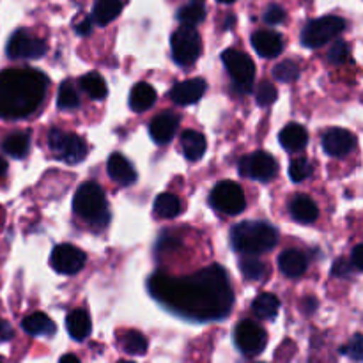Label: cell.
Wrapping results in <instances>:
<instances>
[{"instance_id": "obj_1", "label": "cell", "mask_w": 363, "mask_h": 363, "mask_svg": "<svg viewBox=\"0 0 363 363\" xmlns=\"http://www.w3.org/2000/svg\"><path fill=\"white\" fill-rule=\"evenodd\" d=\"M149 291L162 305L195 321L225 318L234 303L229 277L220 266L184 279L155 275L149 280Z\"/></svg>"}, {"instance_id": "obj_2", "label": "cell", "mask_w": 363, "mask_h": 363, "mask_svg": "<svg viewBox=\"0 0 363 363\" xmlns=\"http://www.w3.org/2000/svg\"><path fill=\"white\" fill-rule=\"evenodd\" d=\"M48 78L32 67H14L0 73V117L21 119L39 108Z\"/></svg>"}, {"instance_id": "obj_3", "label": "cell", "mask_w": 363, "mask_h": 363, "mask_svg": "<svg viewBox=\"0 0 363 363\" xmlns=\"http://www.w3.org/2000/svg\"><path fill=\"white\" fill-rule=\"evenodd\" d=\"M230 243L240 254L259 255L277 247L279 233L268 222H241L230 230Z\"/></svg>"}, {"instance_id": "obj_4", "label": "cell", "mask_w": 363, "mask_h": 363, "mask_svg": "<svg viewBox=\"0 0 363 363\" xmlns=\"http://www.w3.org/2000/svg\"><path fill=\"white\" fill-rule=\"evenodd\" d=\"M73 209L80 218L87 220L91 225L98 227V229H101L110 222L105 194H103L101 186L92 183V181L84 183L78 188L73 199Z\"/></svg>"}, {"instance_id": "obj_5", "label": "cell", "mask_w": 363, "mask_h": 363, "mask_svg": "<svg viewBox=\"0 0 363 363\" xmlns=\"http://www.w3.org/2000/svg\"><path fill=\"white\" fill-rule=\"evenodd\" d=\"M346 28V20L340 16H323L308 21L301 30V45L307 48H321L335 39Z\"/></svg>"}, {"instance_id": "obj_6", "label": "cell", "mask_w": 363, "mask_h": 363, "mask_svg": "<svg viewBox=\"0 0 363 363\" xmlns=\"http://www.w3.org/2000/svg\"><path fill=\"white\" fill-rule=\"evenodd\" d=\"M48 145L53 155L66 163H80L87 156V144L84 138L53 128L48 133Z\"/></svg>"}, {"instance_id": "obj_7", "label": "cell", "mask_w": 363, "mask_h": 363, "mask_svg": "<svg viewBox=\"0 0 363 363\" xmlns=\"http://www.w3.org/2000/svg\"><path fill=\"white\" fill-rule=\"evenodd\" d=\"M222 60L233 78L234 87L240 92H250L255 78V64L247 53L229 48L222 53Z\"/></svg>"}, {"instance_id": "obj_8", "label": "cell", "mask_w": 363, "mask_h": 363, "mask_svg": "<svg viewBox=\"0 0 363 363\" xmlns=\"http://www.w3.org/2000/svg\"><path fill=\"white\" fill-rule=\"evenodd\" d=\"M172 57L179 66H191L202 52V41L194 27H179L170 39Z\"/></svg>"}, {"instance_id": "obj_9", "label": "cell", "mask_w": 363, "mask_h": 363, "mask_svg": "<svg viewBox=\"0 0 363 363\" xmlns=\"http://www.w3.org/2000/svg\"><path fill=\"white\" fill-rule=\"evenodd\" d=\"M211 206L220 213L225 215H240L247 208V199H245L243 190L234 181H222L216 184L211 191Z\"/></svg>"}, {"instance_id": "obj_10", "label": "cell", "mask_w": 363, "mask_h": 363, "mask_svg": "<svg viewBox=\"0 0 363 363\" xmlns=\"http://www.w3.org/2000/svg\"><path fill=\"white\" fill-rule=\"evenodd\" d=\"M279 172V163L273 158L269 152L257 151L254 155L245 156L240 162V174L243 177H250V179L262 181L268 183Z\"/></svg>"}, {"instance_id": "obj_11", "label": "cell", "mask_w": 363, "mask_h": 363, "mask_svg": "<svg viewBox=\"0 0 363 363\" xmlns=\"http://www.w3.org/2000/svg\"><path fill=\"white\" fill-rule=\"evenodd\" d=\"M46 50H48V46L43 39L20 28L9 38L6 52L11 59H41Z\"/></svg>"}, {"instance_id": "obj_12", "label": "cell", "mask_w": 363, "mask_h": 363, "mask_svg": "<svg viewBox=\"0 0 363 363\" xmlns=\"http://www.w3.org/2000/svg\"><path fill=\"white\" fill-rule=\"evenodd\" d=\"M234 340H236V346L240 347L241 353L247 354V357H257L264 351L268 337L261 326L245 319L234 330Z\"/></svg>"}, {"instance_id": "obj_13", "label": "cell", "mask_w": 363, "mask_h": 363, "mask_svg": "<svg viewBox=\"0 0 363 363\" xmlns=\"http://www.w3.org/2000/svg\"><path fill=\"white\" fill-rule=\"evenodd\" d=\"M85 261L87 257L84 252L73 245H57L50 257V264L60 275H74L84 268Z\"/></svg>"}, {"instance_id": "obj_14", "label": "cell", "mask_w": 363, "mask_h": 363, "mask_svg": "<svg viewBox=\"0 0 363 363\" xmlns=\"http://www.w3.org/2000/svg\"><path fill=\"white\" fill-rule=\"evenodd\" d=\"M354 145H357L354 135L351 131L342 130V128L330 130L323 138V149L326 151V155L333 156V158H344L353 151Z\"/></svg>"}, {"instance_id": "obj_15", "label": "cell", "mask_w": 363, "mask_h": 363, "mask_svg": "<svg viewBox=\"0 0 363 363\" xmlns=\"http://www.w3.org/2000/svg\"><path fill=\"white\" fill-rule=\"evenodd\" d=\"M206 82L202 78H191V80L179 82L170 91V98L177 105H194V103L201 101V98L206 92Z\"/></svg>"}, {"instance_id": "obj_16", "label": "cell", "mask_w": 363, "mask_h": 363, "mask_svg": "<svg viewBox=\"0 0 363 363\" xmlns=\"http://www.w3.org/2000/svg\"><path fill=\"white\" fill-rule=\"evenodd\" d=\"M177 126H179V117L172 112H165L160 113L158 117H155L151 121V124H149V133H151L152 140L156 144L165 145L174 138Z\"/></svg>"}, {"instance_id": "obj_17", "label": "cell", "mask_w": 363, "mask_h": 363, "mask_svg": "<svg viewBox=\"0 0 363 363\" xmlns=\"http://www.w3.org/2000/svg\"><path fill=\"white\" fill-rule=\"evenodd\" d=\"M252 46L264 59H275L282 53L284 39L279 32L257 30L252 35Z\"/></svg>"}, {"instance_id": "obj_18", "label": "cell", "mask_w": 363, "mask_h": 363, "mask_svg": "<svg viewBox=\"0 0 363 363\" xmlns=\"http://www.w3.org/2000/svg\"><path fill=\"white\" fill-rule=\"evenodd\" d=\"M106 172H108V176L116 183L123 184V186H130V184H133L137 181V172H135L133 165L121 152L110 155L108 162H106Z\"/></svg>"}, {"instance_id": "obj_19", "label": "cell", "mask_w": 363, "mask_h": 363, "mask_svg": "<svg viewBox=\"0 0 363 363\" xmlns=\"http://www.w3.org/2000/svg\"><path fill=\"white\" fill-rule=\"evenodd\" d=\"M279 140L286 151L298 152V151H301V149L307 147L308 133L303 126L293 123V124H287V126L280 131Z\"/></svg>"}, {"instance_id": "obj_20", "label": "cell", "mask_w": 363, "mask_h": 363, "mask_svg": "<svg viewBox=\"0 0 363 363\" xmlns=\"http://www.w3.org/2000/svg\"><path fill=\"white\" fill-rule=\"evenodd\" d=\"M307 257L298 250H286L279 257V268L289 279H298L307 272Z\"/></svg>"}, {"instance_id": "obj_21", "label": "cell", "mask_w": 363, "mask_h": 363, "mask_svg": "<svg viewBox=\"0 0 363 363\" xmlns=\"http://www.w3.org/2000/svg\"><path fill=\"white\" fill-rule=\"evenodd\" d=\"M289 211L291 216L300 223H314L319 216L318 206L307 195H296L291 202Z\"/></svg>"}, {"instance_id": "obj_22", "label": "cell", "mask_w": 363, "mask_h": 363, "mask_svg": "<svg viewBox=\"0 0 363 363\" xmlns=\"http://www.w3.org/2000/svg\"><path fill=\"white\" fill-rule=\"evenodd\" d=\"M66 328L74 340H85L91 335V318H89L87 312L82 311V308L71 311L69 315L66 318Z\"/></svg>"}, {"instance_id": "obj_23", "label": "cell", "mask_w": 363, "mask_h": 363, "mask_svg": "<svg viewBox=\"0 0 363 363\" xmlns=\"http://www.w3.org/2000/svg\"><path fill=\"white\" fill-rule=\"evenodd\" d=\"M156 101V91L151 87L149 84L145 82H140V84L135 85L131 89V94H130V108L133 112L142 113L145 110L151 108Z\"/></svg>"}, {"instance_id": "obj_24", "label": "cell", "mask_w": 363, "mask_h": 363, "mask_svg": "<svg viewBox=\"0 0 363 363\" xmlns=\"http://www.w3.org/2000/svg\"><path fill=\"white\" fill-rule=\"evenodd\" d=\"M181 147H183L184 156H186L190 162H195V160H201L204 156L206 147V137L199 131L188 130L181 135Z\"/></svg>"}, {"instance_id": "obj_25", "label": "cell", "mask_w": 363, "mask_h": 363, "mask_svg": "<svg viewBox=\"0 0 363 363\" xmlns=\"http://www.w3.org/2000/svg\"><path fill=\"white\" fill-rule=\"evenodd\" d=\"M123 11V0H96L91 20L98 25H108Z\"/></svg>"}, {"instance_id": "obj_26", "label": "cell", "mask_w": 363, "mask_h": 363, "mask_svg": "<svg viewBox=\"0 0 363 363\" xmlns=\"http://www.w3.org/2000/svg\"><path fill=\"white\" fill-rule=\"evenodd\" d=\"M21 328L28 333V335H52L55 332V325L52 319L43 312H35V314L27 315L21 321Z\"/></svg>"}, {"instance_id": "obj_27", "label": "cell", "mask_w": 363, "mask_h": 363, "mask_svg": "<svg viewBox=\"0 0 363 363\" xmlns=\"http://www.w3.org/2000/svg\"><path fill=\"white\" fill-rule=\"evenodd\" d=\"M280 301L275 294L272 293H262L259 294L257 298L252 303V311L257 315L259 319H264V321H269V319H275L277 314H279Z\"/></svg>"}, {"instance_id": "obj_28", "label": "cell", "mask_w": 363, "mask_h": 363, "mask_svg": "<svg viewBox=\"0 0 363 363\" xmlns=\"http://www.w3.org/2000/svg\"><path fill=\"white\" fill-rule=\"evenodd\" d=\"M2 147H4V152L9 155L11 158H16V160L25 158V156L28 155V149H30V135L21 133V131L9 135V137L4 140Z\"/></svg>"}, {"instance_id": "obj_29", "label": "cell", "mask_w": 363, "mask_h": 363, "mask_svg": "<svg viewBox=\"0 0 363 363\" xmlns=\"http://www.w3.org/2000/svg\"><path fill=\"white\" fill-rule=\"evenodd\" d=\"M80 87L85 94L91 96L92 99H98V101L105 99L106 94H108V87H106L101 74L98 73L84 74V77L80 78Z\"/></svg>"}, {"instance_id": "obj_30", "label": "cell", "mask_w": 363, "mask_h": 363, "mask_svg": "<svg viewBox=\"0 0 363 363\" xmlns=\"http://www.w3.org/2000/svg\"><path fill=\"white\" fill-rule=\"evenodd\" d=\"M206 18V7L202 2H190L186 4L184 7H181L179 11H177V20L183 23V27H194L195 25L202 23Z\"/></svg>"}, {"instance_id": "obj_31", "label": "cell", "mask_w": 363, "mask_h": 363, "mask_svg": "<svg viewBox=\"0 0 363 363\" xmlns=\"http://www.w3.org/2000/svg\"><path fill=\"white\" fill-rule=\"evenodd\" d=\"M183 209L179 199L172 194H162L155 201V211L160 218H174Z\"/></svg>"}, {"instance_id": "obj_32", "label": "cell", "mask_w": 363, "mask_h": 363, "mask_svg": "<svg viewBox=\"0 0 363 363\" xmlns=\"http://www.w3.org/2000/svg\"><path fill=\"white\" fill-rule=\"evenodd\" d=\"M121 347L126 351L128 354L133 357H142L147 351V339L138 332H126L121 339Z\"/></svg>"}, {"instance_id": "obj_33", "label": "cell", "mask_w": 363, "mask_h": 363, "mask_svg": "<svg viewBox=\"0 0 363 363\" xmlns=\"http://www.w3.org/2000/svg\"><path fill=\"white\" fill-rule=\"evenodd\" d=\"M57 106L62 110H74L80 106V96L71 82H62L57 94Z\"/></svg>"}, {"instance_id": "obj_34", "label": "cell", "mask_w": 363, "mask_h": 363, "mask_svg": "<svg viewBox=\"0 0 363 363\" xmlns=\"http://www.w3.org/2000/svg\"><path fill=\"white\" fill-rule=\"evenodd\" d=\"M240 269L247 280H262L266 277V264L255 255H247L241 259Z\"/></svg>"}, {"instance_id": "obj_35", "label": "cell", "mask_w": 363, "mask_h": 363, "mask_svg": "<svg viewBox=\"0 0 363 363\" xmlns=\"http://www.w3.org/2000/svg\"><path fill=\"white\" fill-rule=\"evenodd\" d=\"M273 77L279 82H284V84H291V82L298 80V77H300V67H298V64L293 62V60H284V62L275 66Z\"/></svg>"}, {"instance_id": "obj_36", "label": "cell", "mask_w": 363, "mask_h": 363, "mask_svg": "<svg viewBox=\"0 0 363 363\" xmlns=\"http://www.w3.org/2000/svg\"><path fill=\"white\" fill-rule=\"evenodd\" d=\"M312 176V165L305 158H296L289 165V177L294 183H301Z\"/></svg>"}, {"instance_id": "obj_37", "label": "cell", "mask_w": 363, "mask_h": 363, "mask_svg": "<svg viewBox=\"0 0 363 363\" xmlns=\"http://www.w3.org/2000/svg\"><path fill=\"white\" fill-rule=\"evenodd\" d=\"M255 98H257V103L261 106H268V105H272V103H275V99H277L275 85L269 84V82H262V84L257 87Z\"/></svg>"}, {"instance_id": "obj_38", "label": "cell", "mask_w": 363, "mask_h": 363, "mask_svg": "<svg viewBox=\"0 0 363 363\" xmlns=\"http://www.w3.org/2000/svg\"><path fill=\"white\" fill-rule=\"evenodd\" d=\"M350 59V45L346 41H335V45L330 48L328 52V60L332 64H344Z\"/></svg>"}, {"instance_id": "obj_39", "label": "cell", "mask_w": 363, "mask_h": 363, "mask_svg": "<svg viewBox=\"0 0 363 363\" xmlns=\"http://www.w3.org/2000/svg\"><path fill=\"white\" fill-rule=\"evenodd\" d=\"M342 353L350 354L351 358H353L354 362H362L363 358V339L360 333H357V335L351 339V342L347 344V347H344Z\"/></svg>"}, {"instance_id": "obj_40", "label": "cell", "mask_w": 363, "mask_h": 363, "mask_svg": "<svg viewBox=\"0 0 363 363\" xmlns=\"http://www.w3.org/2000/svg\"><path fill=\"white\" fill-rule=\"evenodd\" d=\"M284 20H286V11H284L279 4H272V6L264 11V21L268 25L284 23Z\"/></svg>"}, {"instance_id": "obj_41", "label": "cell", "mask_w": 363, "mask_h": 363, "mask_svg": "<svg viewBox=\"0 0 363 363\" xmlns=\"http://www.w3.org/2000/svg\"><path fill=\"white\" fill-rule=\"evenodd\" d=\"M332 275L337 277V279H347V277H351V262L344 257L337 259L333 262Z\"/></svg>"}, {"instance_id": "obj_42", "label": "cell", "mask_w": 363, "mask_h": 363, "mask_svg": "<svg viewBox=\"0 0 363 363\" xmlns=\"http://www.w3.org/2000/svg\"><path fill=\"white\" fill-rule=\"evenodd\" d=\"M14 332L13 328H11V325L7 321H4V319H0V342H7V340L13 339Z\"/></svg>"}, {"instance_id": "obj_43", "label": "cell", "mask_w": 363, "mask_h": 363, "mask_svg": "<svg viewBox=\"0 0 363 363\" xmlns=\"http://www.w3.org/2000/svg\"><path fill=\"white\" fill-rule=\"evenodd\" d=\"M74 30H77L78 35H89V34H91V30H92V20H91V18H85V20H82L80 23H77Z\"/></svg>"}, {"instance_id": "obj_44", "label": "cell", "mask_w": 363, "mask_h": 363, "mask_svg": "<svg viewBox=\"0 0 363 363\" xmlns=\"http://www.w3.org/2000/svg\"><path fill=\"white\" fill-rule=\"evenodd\" d=\"M363 247L362 245H357L353 250V268L358 269V272H362L363 269V254H362Z\"/></svg>"}, {"instance_id": "obj_45", "label": "cell", "mask_w": 363, "mask_h": 363, "mask_svg": "<svg viewBox=\"0 0 363 363\" xmlns=\"http://www.w3.org/2000/svg\"><path fill=\"white\" fill-rule=\"evenodd\" d=\"M59 363H80V360H78V358L74 357V354H66V357L60 358Z\"/></svg>"}, {"instance_id": "obj_46", "label": "cell", "mask_w": 363, "mask_h": 363, "mask_svg": "<svg viewBox=\"0 0 363 363\" xmlns=\"http://www.w3.org/2000/svg\"><path fill=\"white\" fill-rule=\"evenodd\" d=\"M6 170H7V163H6V160L0 156V176H4V174H6Z\"/></svg>"}, {"instance_id": "obj_47", "label": "cell", "mask_w": 363, "mask_h": 363, "mask_svg": "<svg viewBox=\"0 0 363 363\" xmlns=\"http://www.w3.org/2000/svg\"><path fill=\"white\" fill-rule=\"evenodd\" d=\"M218 2H222V4H233V2H236V0H218Z\"/></svg>"}, {"instance_id": "obj_48", "label": "cell", "mask_w": 363, "mask_h": 363, "mask_svg": "<svg viewBox=\"0 0 363 363\" xmlns=\"http://www.w3.org/2000/svg\"><path fill=\"white\" fill-rule=\"evenodd\" d=\"M121 363H131V362H121Z\"/></svg>"}, {"instance_id": "obj_49", "label": "cell", "mask_w": 363, "mask_h": 363, "mask_svg": "<svg viewBox=\"0 0 363 363\" xmlns=\"http://www.w3.org/2000/svg\"><path fill=\"white\" fill-rule=\"evenodd\" d=\"M0 363H2V362H0Z\"/></svg>"}]
</instances>
